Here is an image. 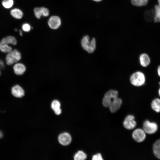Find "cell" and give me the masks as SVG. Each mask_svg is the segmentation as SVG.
<instances>
[{
  "instance_id": "16",
  "label": "cell",
  "mask_w": 160,
  "mask_h": 160,
  "mask_svg": "<svg viewBox=\"0 0 160 160\" xmlns=\"http://www.w3.org/2000/svg\"><path fill=\"white\" fill-rule=\"evenodd\" d=\"M151 107L156 112H160V99L156 98L153 100L151 103Z\"/></svg>"
},
{
  "instance_id": "18",
  "label": "cell",
  "mask_w": 160,
  "mask_h": 160,
  "mask_svg": "<svg viewBox=\"0 0 160 160\" xmlns=\"http://www.w3.org/2000/svg\"><path fill=\"white\" fill-rule=\"evenodd\" d=\"M154 20L155 22H160V6L156 5L155 6Z\"/></svg>"
},
{
  "instance_id": "26",
  "label": "cell",
  "mask_w": 160,
  "mask_h": 160,
  "mask_svg": "<svg viewBox=\"0 0 160 160\" xmlns=\"http://www.w3.org/2000/svg\"><path fill=\"white\" fill-rule=\"evenodd\" d=\"M34 14L35 16L37 19H39L42 16L41 8L36 7L34 9Z\"/></svg>"
},
{
  "instance_id": "37",
  "label": "cell",
  "mask_w": 160,
  "mask_h": 160,
  "mask_svg": "<svg viewBox=\"0 0 160 160\" xmlns=\"http://www.w3.org/2000/svg\"><path fill=\"white\" fill-rule=\"evenodd\" d=\"M159 5L160 6V0H158Z\"/></svg>"
},
{
  "instance_id": "3",
  "label": "cell",
  "mask_w": 160,
  "mask_h": 160,
  "mask_svg": "<svg viewBox=\"0 0 160 160\" xmlns=\"http://www.w3.org/2000/svg\"><path fill=\"white\" fill-rule=\"evenodd\" d=\"M7 53L6 57V61L8 65L17 63L21 58L20 52L16 49L12 50Z\"/></svg>"
},
{
  "instance_id": "30",
  "label": "cell",
  "mask_w": 160,
  "mask_h": 160,
  "mask_svg": "<svg viewBox=\"0 0 160 160\" xmlns=\"http://www.w3.org/2000/svg\"><path fill=\"white\" fill-rule=\"evenodd\" d=\"M55 113L57 115H60L61 113V110L60 108L58 109L55 111Z\"/></svg>"
},
{
  "instance_id": "34",
  "label": "cell",
  "mask_w": 160,
  "mask_h": 160,
  "mask_svg": "<svg viewBox=\"0 0 160 160\" xmlns=\"http://www.w3.org/2000/svg\"><path fill=\"white\" fill-rule=\"evenodd\" d=\"M159 85L160 87L159 88L158 92L159 95L160 97V81L159 82Z\"/></svg>"
},
{
  "instance_id": "25",
  "label": "cell",
  "mask_w": 160,
  "mask_h": 160,
  "mask_svg": "<svg viewBox=\"0 0 160 160\" xmlns=\"http://www.w3.org/2000/svg\"><path fill=\"white\" fill-rule=\"evenodd\" d=\"M60 102L57 100L53 101L51 105V108L54 111L60 108Z\"/></svg>"
},
{
  "instance_id": "8",
  "label": "cell",
  "mask_w": 160,
  "mask_h": 160,
  "mask_svg": "<svg viewBox=\"0 0 160 160\" xmlns=\"http://www.w3.org/2000/svg\"><path fill=\"white\" fill-rule=\"evenodd\" d=\"M122 103V100L118 97L112 100L109 107L111 113H115L120 108Z\"/></svg>"
},
{
  "instance_id": "39",
  "label": "cell",
  "mask_w": 160,
  "mask_h": 160,
  "mask_svg": "<svg viewBox=\"0 0 160 160\" xmlns=\"http://www.w3.org/2000/svg\"><path fill=\"white\" fill-rule=\"evenodd\" d=\"M0 74H1V71H0Z\"/></svg>"
},
{
  "instance_id": "19",
  "label": "cell",
  "mask_w": 160,
  "mask_h": 160,
  "mask_svg": "<svg viewBox=\"0 0 160 160\" xmlns=\"http://www.w3.org/2000/svg\"><path fill=\"white\" fill-rule=\"evenodd\" d=\"M14 4V0H2L1 4L5 9H9L11 8Z\"/></svg>"
},
{
  "instance_id": "20",
  "label": "cell",
  "mask_w": 160,
  "mask_h": 160,
  "mask_svg": "<svg viewBox=\"0 0 160 160\" xmlns=\"http://www.w3.org/2000/svg\"><path fill=\"white\" fill-rule=\"evenodd\" d=\"M118 92L117 91L114 90H110L105 93L104 96L115 99L118 97Z\"/></svg>"
},
{
  "instance_id": "32",
  "label": "cell",
  "mask_w": 160,
  "mask_h": 160,
  "mask_svg": "<svg viewBox=\"0 0 160 160\" xmlns=\"http://www.w3.org/2000/svg\"><path fill=\"white\" fill-rule=\"evenodd\" d=\"M4 67V62L2 60H0V68H3Z\"/></svg>"
},
{
  "instance_id": "21",
  "label": "cell",
  "mask_w": 160,
  "mask_h": 160,
  "mask_svg": "<svg viewBox=\"0 0 160 160\" xmlns=\"http://www.w3.org/2000/svg\"><path fill=\"white\" fill-rule=\"evenodd\" d=\"M87 157V155L82 151H78L74 157L75 160H84Z\"/></svg>"
},
{
  "instance_id": "31",
  "label": "cell",
  "mask_w": 160,
  "mask_h": 160,
  "mask_svg": "<svg viewBox=\"0 0 160 160\" xmlns=\"http://www.w3.org/2000/svg\"><path fill=\"white\" fill-rule=\"evenodd\" d=\"M157 72L158 76L160 77V65H159L157 68Z\"/></svg>"
},
{
  "instance_id": "9",
  "label": "cell",
  "mask_w": 160,
  "mask_h": 160,
  "mask_svg": "<svg viewBox=\"0 0 160 160\" xmlns=\"http://www.w3.org/2000/svg\"><path fill=\"white\" fill-rule=\"evenodd\" d=\"M139 61L140 65L143 67H148L151 63L149 56L146 53H143L140 55L139 57Z\"/></svg>"
},
{
  "instance_id": "17",
  "label": "cell",
  "mask_w": 160,
  "mask_h": 160,
  "mask_svg": "<svg viewBox=\"0 0 160 160\" xmlns=\"http://www.w3.org/2000/svg\"><path fill=\"white\" fill-rule=\"evenodd\" d=\"M12 50V47L9 45L0 41V50L3 52L8 53Z\"/></svg>"
},
{
  "instance_id": "35",
  "label": "cell",
  "mask_w": 160,
  "mask_h": 160,
  "mask_svg": "<svg viewBox=\"0 0 160 160\" xmlns=\"http://www.w3.org/2000/svg\"><path fill=\"white\" fill-rule=\"evenodd\" d=\"M96 2H100L102 1V0H92Z\"/></svg>"
},
{
  "instance_id": "38",
  "label": "cell",
  "mask_w": 160,
  "mask_h": 160,
  "mask_svg": "<svg viewBox=\"0 0 160 160\" xmlns=\"http://www.w3.org/2000/svg\"><path fill=\"white\" fill-rule=\"evenodd\" d=\"M15 31H17L18 30V29L17 28H15Z\"/></svg>"
},
{
  "instance_id": "12",
  "label": "cell",
  "mask_w": 160,
  "mask_h": 160,
  "mask_svg": "<svg viewBox=\"0 0 160 160\" xmlns=\"http://www.w3.org/2000/svg\"><path fill=\"white\" fill-rule=\"evenodd\" d=\"M13 69L15 73L18 75H23L26 69L25 65L21 63H17L15 64Z\"/></svg>"
},
{
  "instance_id": "7",
  "label": "cell",
  "mask_w": 160,
  "mask_h": 160,
  "mask_svg": "<svg viewBox=\"0 0 160 160\" xmlns=\"http://www.w3.org/2000/svg\"><path fill=\"white\" fill-rule=\"evenodd\" d=\"M48 24L49 27L52 29H56L61 25V20L58 16H53L51 17L48 20Z\"/></svg>"
},
{
  "instance_id": "23",
  "label": "cell",
  "mask_w": 160,
  "mask_h": 160,
  "mask_svg": "<svg viewBox=\"0 0 160 160\" xmlns=\"http://www.w3.org/2000/svg\"><path fill=\"white\" fill-rule=\"evenodd\" d=\"M113 99L104 96L102 101L103 105L105 107H109Z\"/></svg>"
},
{
  "instance_id": "33",
  "label": "cell",
  "mask_w": 160,
  "mask_h": 160,
  "mask_svg": "<svg viewBox=\"0 0 160 160\" xmlns=\"http://www.w3.org/2000/svg\"><path fill=\"white\" fill-rule=\"evenodd\" d=\"M19 34L20 36H22L23 35V32L22 31V30H20L19 31Z\"/></svg>"
},
{
  "instance_id": "10",
  "label": "cell",
  "mask_w": 160,
  "mask_h": 160,
  "mask_svg": "<svg viewBox=\"0 0 160 160\" xmlns=\"http://www.w3.org/2000/svg\"><path fill=\"white\" fill-rule=\"evenodd\" d=\"M11 92L14 97L17 98L22 97L25 94L24 89L18 85H16L12 87Z\"/></svg>"
},
{
  "instance_id": "36",
  "label": "cell",
  "mask_w": 160,
  "mask_h": 160,
  "mask_svg": "<svg viewBox=\"0 0 160 160\" xmlns=\"http://www.w3.org/2000/svg\"><path fill=\"white\" fill-rule=\"evenodd\" d=\"M2 136V132L0 131V137H1Z\"/></svg>"
},
{
  "instance_id": "6",
  "label": "cell",
  "mask_w": 160,
  "mask_h": 160,
  "mask_svg": "<svg viewBox=\"0 0 160 160\" xmlns=\"http://www.w3.org/2000/svg\"><path fill=\"white\" fill-rule=\"evenodd\" d=\"M136 125V122L135 120V117L132 115H129L127 116L123 121L124 127L128 129L134 128Z\"/></svg>"
},
{
  "instance_id": "11",
  "label": "cell",
  "mask_w": 160,
  "mask_h": 160,
  "mask_svg": "<svg viewBox=\"0 0 160 160\" xmlns=\"http://www.w3.org/2000/svg\"><path fill=\"white\" fill-rule=\"evenodd\" d=\"M59 142L62 145H66L69 144L71 140V135L67 133L61 134L58 138Z\"/></svg>"
},
{
  "instance_id": "29",
  "label": "cell",
  "mask_w": 160,
  "mask_h": 160,
  "mask_svg": "<svg viewBox=\"0 0 160 160\" xmlns=\"http://www.w3.org/2000/svg\"><path fill=\"white\" fill-rule=\"evenodd\" d=\"M93 160H103V159L101 154L98 153L94 155L92 157Z\"/></svg>"
},
{
  "instance_id": "14",
  "label": "cell",
  "mask_w": 160,
  "mask_h": 160,
  "mask_svg": "<svg viewBox=\"0 0 160 160\" xmlns=\"http://www.w3.org/2000/svg\"><path fill=\"white\" fill-rule=\"evenodd\" d=\"M1 41L6 43L9 45H15L17 44L16 38L12 36H9L3 38Z\"/></svg>"
},
{
  "instance_id": "27",
  "label": "cell",
  "mask_w": 160,
  "mask_h": 160,
  "mask_svg": "<svg viewBox=\"0 0 160 160\" xmlns=\"http://www.w3.org/2000/svg\"><path fill=\"white\" fill-rule=\"evenodd\" d=\"M31 28L30 25L27 23H23L22 25V30L25 32L30 31Z\"/></svg>"
},
{
  "instance_id": "4",
  "label": "cell",
  "mask_w": 160,
  "mask_h": 160,
  "mask_svg": "<svg viewBox=\"0 0 160 160\" xmlns=\"http://www.w3.org/2000/svg\"><path fill=\"white\" fill-rule=\"evenodd\" d=\"M143 129L146 133L151 134L156 132L158 129L157 124L154 122H151L146 120L143 124Z\"/></svg>"
},
{
  "instance_id": "5",
  "label": "cell",
  "mask_w": 160,
  "mask_h": 160,
  "mask_svg": "<svg viewBox=\"0 0 160 160\" xmlns=\"http://www.w3.org/2000/svg\"><path fill=\"white\" fill-rule=\"evenodd\" d=\"M134 139L138 142L143 141L146 137V133L143 129L138 128L135 130L132 134Z\"/></svg>"
},
{
  "instance_id": "13",
  "label": "cell",
  "mask_w": 160,
  "mask_h": 160,
  "mask_svg": "<svg viewBox=\"0 0 160 160\" xmlns=\"http://www.w3.org/2000/svg\"><path fill=\"white\" fill-rule=\"evenodd\" d=\"M10 13L11 16L16 19H21L23 15L22 11L20 9L17 8L12 9L11 10Z\"/></svg>"
},
{
  "instance_id": "24",
  "label": "cell",
  "mask_w": 160,
  "mask_h": 160,
  "mask_svg": "<svg viewBox=\"0 0 160 160\" xmlns=\"http://www.w3.org/2000/svg\"><path fill=\"white\" fill-rule=\"evenodd\" d=\"M154 10H150L146 11L145 13V19L148 21L152 20L154 18Z\"/></svg>"
},
{
  "instance_id": "2",
  "label": "cell",
  "mask_w": 160,
  "mask_h": 160,
  "mask_svg": "<svg viewBox=\"0 0 160 160\" xmlns=\"http://www.w3.org/2000/svg\"><path fill=\"white\" fill-rule=\"evenodd\" d=\"M131 83L135 87H140L145 83L146 78L145 74L140 71L133 73L130 77Z\"/></svg>"
},
{
  "instance_id": "28",
  "label": "cell",
  "mask_w": 160,
  "mask_h": 160,
  "mask_svg": "<svg viewBox=\"0 0 160 160\" xmlns=\"http://www.w3.org/2000/svg\"><path fill=\"white\" fill-rule=\"evenodd\" d=\"M42 12V16L44 17H47L49 15V11L48 9L45 7H41Z\"/></svg>"
},
{
  "instance_id": "22",
  "label": "cell",
  "mask_w": 160,
  "mask_h": 160,
  "mask_svg": "<svg viewBox=\"0 0 160 160\" xmlns=\"http://www.w3.org/2000/svg\"><path fill=\"white\" fill-rule=\"evenodd\" d=\"M132 4L134 6L141 7L145 5L148 0H131Z\"/></svg>"
},
{
  "instance_id": "1",
  "label": "cell",
  "mask_w": 160,
  "mask_h": 160,
  "mask_svg": "<svg viewBox=\"0 0 160 160\" xmlns=\"http://www.w3.org/2000/svg\"><path fill=\"white\" fill-rule=\"evenodd\" d=\"M81 44L82 48L89 53H92L96 49V40L94 38L90 40L89 36L85 35L82 38Z\"/></svg>"
},
{
  "instance_id": "15",
  "label": "cell",
  "mask_w": 160,
  "mask_h": 160,
  "mask_svg": "<svg viewBox=\"0 0 160 160\" xmlns=\"http://www.w3.org/2000/svg\"><path fill=\"white\" fill-rule=\"evenodd\" d=\"M153 151L155 156L160 159V139L156 141L153 145Z\"/></svg>"
}]
</instances>
